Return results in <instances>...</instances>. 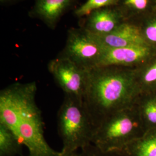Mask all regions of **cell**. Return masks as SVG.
<instances>
[{"mask_svg": "<svg viewBox=\"0 0 156 156\" xmlns=\"http://www.w3.org/2000/svg\"><path fill=\"white\" fill-rule=\"evenodd\" d=\"M136 80L141 94L156 92V56L136 68Z\"/></svg>", "mask_w": 156, "mask_h": 156, "instance_id": "cell-13", "label": "cell"}, {"mask_svg": "<svg viewBox=\"0 0 156 156\" xmlns=\"http://www.w3.org/2000/svg\"><path fill=\"white\" fill-rule=\"evenodd\" d=\"M35 82L12 84L0 92V123L27 147L29 156H51L54 151L45 140L44 123L36 103Z\"/></svg>", "mask_w": 156, "mask_h": 156, "instance_id": "cell-1", "label": "cell"}, {"mask_svg": "<svg viewBox=\"0 0 156 156\" xmlns=\"http://www.w3.org/2000/svg\"><path fill=\"white\" fill-rule=\"evenodd\" d=\"M117 0H87L73 11L78 19H81L94 10L108 6L116 5Z\"/></svg>", "mask_w": 156, "mask_h": 156, "instance_id": "cell-16", "label": "cell"}, {"mask_svg": "<svg viewBox=\"0 0 156 156\" xmlns=\"http://www.w3.org/2000/svg\"><path fill=\"white\" fill-rule=\"evenodd\" d=\"M28 13L32 19H38L52 30L68 12L78 8L79 0H34ZM74 10V11H75Z\"/></svg>", "mask_w": 156, "mask_h": 156, "instance_id": "cell-9", "label": "cell"}, {"mask_svg": "<svg viewBox=\"0 0 156 156\" xmlns=\"http://www.w3.org/2000/svg\"><path fill=\"white\" fill-rule=\"evenodd\" d=\"M78 156H124L121 152H104L93 144H90L79 151Z\"/></svg>", "mask_w": 156, "mask_h": 156, "instance_id": "cell-17", "label": "cell"}, {"mask_svg": "<svg viewBox=\"0 0 156 156\" xmlns=\"http://www.w3.org/2000/svg\"><path fill=\"white\" fill-rule=\"evenodd\" d=\"M23 0H0V3L1 5H9L13 4L17 2H20Z\"/></svg>", "mask_w": 156, "mask_h": 156, "instance_id": "cell-19", "label": "cell"}, {"mask_svg": "<svg viewBox=\"0 0 156 156\" xmlns=\"http://www.w3.org/2000/svg\"><path fill=\"white\" fill-rule=\"evenodd\" d=\"M156 56V47L150 45L105 48L97 67L119 66L137 68Z\"/></svg>", "mask_w": 156, "mask_h": 156, "instance_id": "cell-7", "label": "cell"}, {"mask_svg": "<svg viewBox=\"0 0 156 156\" xmlns=\"http://www.w3.org/2000/svg\"><path fill=\"white\" fill-rule=\"evenodd\" d=\"M57 126L62 154H71L92 144L95 127L83 100L65 95L58 112Z\"/></svg>", "mask_w": 156, "mask_h": 156, "instance_id": "cell-3", "label": "cell"}, {"mask_svg": "<svg viewBox=\"0 0 156 156\" xmlns=\"http://www.w3.org/2000/svg\"><path fill=\"white\" fill-rule=\"evenodd\" d=\"M121 153L124 156H156V128L145 131Z\"/></svg>", "mask_w": 156, "mask_h": 156, "instance_id": "cell-11", "label": "cell"}, {"mask_svg": "<svg viewBox=\"0 0 156 156\" xmlns=\"http://www.w3.org/2000/svg\"><path fill=\"white\" fill-rule=\"evenodd\" d=\"M78 153H79V151H77V152L73 153V154H71L65 155V154H62V153H60V152H57L55 154L51 156H78Z\"/></svg>", "mask_w": 156, "mask_h": 156, "instance_id": "cell-20", "label": "cell"}, {"mask_svg": "<svg viewBox=\"0 0 156 156\" xmlns=\"http://www.w3.org/2000/svg\"><path fill=\"white\" fill-rule=\"evenodd\" d=\"M105 49L94 35L80 27H71L68 30L65 46L58 56L89 71L98 66Z\"/></svg>", "mask_w": 156, "mask_h": 156, "instance_id": "cell-5", "label": "cell"}, {"mask_svg": "<svg viewBox=\"0 0 156 156\" xmlns=\"http://www.w3.org/2000/svg\"><path fill=\"white\" fill-rule=\"evenodd\" d=\"M23 145L7 127L0 123V156H15L22 154Z\"/></svg>", "mask_w": 156, "mask_h": 156, "instance_id": "cell-14", "label": "cell"}, {"mask_svg": "<svg viewBox=\"0 0 156 156\" xmlns=\"http://www.w3.org/2000/svg\"><path fill=\"white\" fill-rule=\"evenodd\" d=\"M140 95L136 68L102 66L87 71L83 101L95 129L112 114L135 105Z\"/></svg>", "mask_w": 156, "mask_h": 156, "instance_id": "cell-2", "label": "cell"}, {"mask_svg": "<svg viewBox=\"0 0 156 156\" xmlns=\"http://www.w3.org/2000/svg\"><path fill=\"white\" fill-rule=\"evenodd\" d=\"M136 105L145 130L156 128V92L140 95Z\"/></svg>", "mask_w": 156, "mask_h": 156, "instance_id": "cell-12", "label": "cell"}, {"mask_svg": "<svg viewBox=\"0 0 156 156\" xmlns=\"http://www.w3.org/2000/svg\"><path fill=\"white\" fill-rule=\"evenodd\" d=\"M126 20L116 6L98 9L79 19V27L97 36L111 33Z\"/></svg>", "mask_w": 156, "mask_h": 156, "instance_id": "cell-8", "label": "cell"}, {"mask_svg": "<svg viewBox=\"0 0 156 156\" xmlns=\"http://www.w3.org/2000/svg\"><path fill=\"white\" fill-rule=\"evenodd\" d=\"M122 13L126 21L147 11L151 6V0H117L116 5Z\"/></svg>", "mask_w": 156, "mask_h": 156, "instance_id": "cell-15", "label": "cell"}, {"mask_svg": "<svg viewBox=\"0 0 156 156\" xmlns=\"http://www.w3.org/2000/svg\"><path fill=\"white\" fill-rule=\"evenodd\" d=\"M145 131L135 104L103 120L95 129L92 144L104 152H122Z\"/></svg>", "mask_w": 156, "mask_h": 156, "instance_id": "cell-4", "label": "cell"}, {"mask_svg": "<svg viewBox=\"0 0 156 156\" xmlns=\"http://www.w3.org/2000/svg\"><path fill=\"white\" fill-rule=\"evenodd\" d=\"M142 33L146 42L156 48V16L147 22Z\"/></svg>", "mask_w": 156, "mask_h": 156, "instance_id": "cell-18", "label": "cell"}, {"mask_svg": "<svg viewBox=\"0 0 156 156\" xmlns=\"http://www.w3.org/2000/svg\"><path fill=\"white\" fill-rule=\"evenodd\" d=\"M48 69L65 95L83 100L88 71L59 56L49 62Z\"/></svg>", "mask_w": 156, "mask_h": 156, "instance_id": "cell-6", "label": "cell"}, {"mask_svg": "<svg viewBox=\"0 0 156 156\" xmlns=\"http://www.w3.org/2000/svg\"><path fill=\"white\" fill-rule=\"evenodd\" d=\"M95 36L106 49L149 45L146 42L141 28L131 21H125L111 33Z\"/></svg>", "mask_w": 156, "mask_h": 156, "instance_id": "cell-10", "label": "cell"}]
</instances>
